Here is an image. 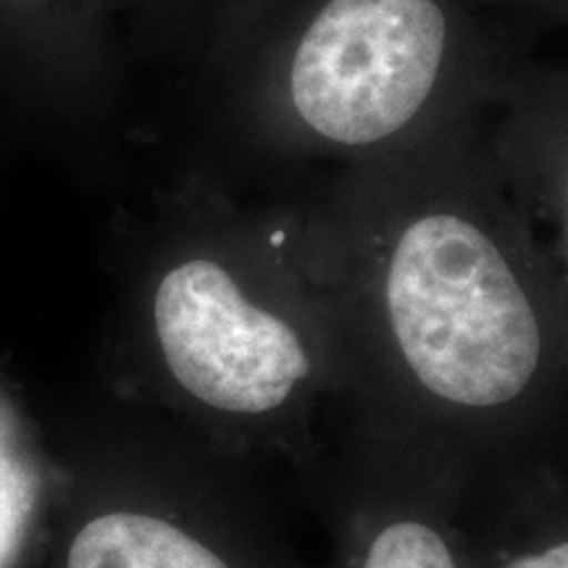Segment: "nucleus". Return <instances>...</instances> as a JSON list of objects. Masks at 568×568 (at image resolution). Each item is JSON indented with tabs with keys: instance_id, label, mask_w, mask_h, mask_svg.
Listing matches in <instances>:
<instances>
[{
	"instance_id": "nucleus-1",
	"label": "nucleus",
	"mask_w": 568,
	"mask_h": 568,
	"mask_svg": "<svg viewBox=\"0 0 568 568\" xmlns=\"http://www.w3.org/2000/svg\"><path fill=\"white\" fill-rule=\"evenodd\" d=\"M293 193L347 429L422 460L460 508L568 474V324L487 119Z\"/></svg>"
},
{
	"instance_id": "nucleus-2",
	"label": "nucleus",
	"mask_w": 568,
	"mask_h": 568,
	"mask_svg": "<svg viewBox=\"0 0 568 568\" xmlns=\"http://www.w3.org/2000/svg\"><path fill=\"white\" fill-rule=\"evenodd\" d=\"M101 387L243 464L314 466L345 364L297 195L174 197L134 247Z\"/></svg>"
},
{
	"instance_id": "nucleus-3",
	"label": "nucleus",
	"mask_w": 568,
	"mask_h": 568,
	"mask_svg": "<svg viewBox=\"0 0 568 568\" xmlns=\"http://www.w3.org/2000/svg\"><path fill=\"white\" fill-rule=\"evenodd\" d=\"M203 59L226 153L276 195L487 119L524 61L489 0H245Z\"/></svg>"
},
{
	"instance_id": "nucleus-4",
	"label": "nucleus",
	"mask_w": 568,
	"mask_h": 568,
	"mask_svg": "<svg viewBox=\"0 0 568 568\" xmlns=\"http://www.w3.org/2000/svg\"><path fill=\"white\" fill-rule=\"evenodd\" d=\"M61 503L45 568H311L255 466L98 387L45 410Z\"/></svg>"
},
{
	"instance_id": "nucleus-5",
	"label": "nucleus",
	"mask_w": 568,
	"mask_h": 568,
	"mask_svg": "<svg viewBox=\"0 0 568 568\" xmlns=\"http://www.w3.org/2000/svg\"><path fill=\"white\" fill-rule=\"evenodd\" d=\"M326 568H471L458 495L422 460L347 429L326 471Z\"/></svg>"
},
{
	"instance_id": "nucleus-6",
	"label": "nucleus",
	"mask_w": 568,
	"mask_h": 568,
	"mask_svg": "<svg viewBox=\"0 0 568 568\" xmlns=\"http://www.w3.org/2000/svg\"><path fill=\"white\" fill-rule=\"evenodd\" d=\"M487 140L548 253L568 324V82L518 63L489 111Z\"/></svg>"
},
{
	"instance_id": "nucleus-7",
	"label": "nucleus",
	"mask_w": 568,
	"mask_h": 568,
	"mask_svg": "<svg viewBox=\"0 0 568 568\" xmlns=\"http://www.w3.org/2000/svg\"><path fill=\"white\" fill-rule=\"evenodd\" d=\"M61 460L45 410L0 366V568H45Z\"/></svg>"
},
{
	"instance_id": "nucleus-8",
	"label": "nucleus",
	"mask_w": 568,
	"mask_h": 568,
	"mask_svg": "<svg viewBox=\"0 0 568 568\" xmlns=\"http://www.w3.org/2000/svg\"><path fill=\"white\" fill-rule=\"evenodd\" d=\"M460 516L471 568H568V474Z\"/></svg>"
},
{
	"instance_id": "nucleus-9",
	"label": "nucleus",
	"mask_w": 568,
	"mask_h": 568,
	"mask_svg": "<svg viewBox=\"0 0 568 568\" xmlns=\"http://www.w3.org/2000/svg\"><path fill=\"white\" fill-rule=\"evenodd\" d=\"M155 34L205 51L222 24L245 0H140Z\"/></svg>"
},
{
	"instance_id": "nucleus-10",
	"label": "nucleus",
	"mask_w": 568,
	"mask_h": 568,
	"mask_svg": "<svg viewBox=\"0 0 568 568\" xmlns=\"http://www.w3.org/2000/svg\"><path fill=\"white\" fill-rule=\"evenodd\" d=\"M495 11L508 21L514 30L521 24H531L537 19L568 13V0H489Z\"/></svg>"
}]
</instances>
